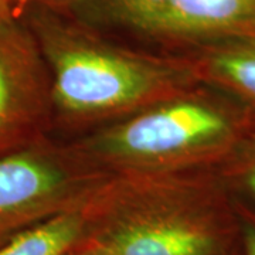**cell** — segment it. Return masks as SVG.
<instances>
[{
	"mask_svg": "<svg viewBox=\"0 0 255 255\" xmlns=\"http://www.w3.org/2000/svg\"><path fill=\"white\" fill-rule=\"evenodd\" d=\"M112 177L87 163L71 145H55L48 137L0 157V247L84 204Z\"/></svg>",
	"mask_w": 255,
	"mask_h": 255,
	"instance_id": "4",
	"label": "cell"
},
{
	"mask_svg": "<svg viewBox=\"0 0 255 255\" xmlns=\"http://www.w3.org/2000/svg\"><path fill=\"white\" fill-rule=\"evenodd\" d=\"M88 201L18 233L0 247V255L70 254L90 228Z\"/></svg>",
	"mask_w": 255,
	"mask_h": 255,
	"instance_id": "8",
	"label": "cell"
},
{
	"mask_svg": "<svg viewBox=\"0 0 255 255\" xmlns=\"http://www.w3.org/2000/svg\"><path fill=\"white\" fill-rule=\"evenodd\" d=\"M182 58L191 64L201 82L255 110V37L219 41Z\"/></svg>",
	"mask_w": 255,
	"mask_h": 255,
	"instance_id": "7",
	"label": "cell"
},
{
	"mask_svg": "<svg viewBox=\"0 0 255 255\" xmlns=\"http://www.w3.org/2000/svg\"><path fill=\"white\" fill-rule=\"evenodd\" d=\"M238 223L240 255H255V211L234 203Z\"/></svg>",
	"mask_w": 255,
	"mask_h": 255,
	"instance_id": "10",
	"label": "cell"
},
{
	"mask_svg": "<svg viewBox=\"0 0 255 255\" xmlns=\"http://www.w3.org/2000/svg\"><path fill=\"white\" fill-rule=\"evenodd\" d=\"M88 206L105 216L88 246L105 255H221L238 244L236 207L214 170L112 177Z\"/></svg>",
	"mask_w": 255,
	"mask_h": 255,
	"instance_id": "3",
	"label": "cell"
},
{
	"mask_svg": "<svg viewBox=\"0 0 255 255\" xmlns=\"http://www.w3.org/2000/svg\"><path fill=\"white\" fill-rule=\"evenodd\" d=\"M78 255H105V254H104V253H101V251H98V250H95L94 247L88 246L87 248H84Z\"/></svg>",
	"mask_w": 255,
	"mask_h": 255,
	"instance_id": "12",
	"label": "cell"
},
{
	"mask_svg": "<svg viewBox=\"0 0 255 255\" xmlns=\"http://www.w3.org/2000/svg\"><path fill=\"white\" fill-rule=\"evenodd\" d=\"M88 21L177 50L255 37V0H81Z\"/></svg>",
	"mask_w": 255,
	"mask_h": 255,
	"instance_id": "5",
	"label": "cell"
},
{
	"mask_svg": "<svg viewBox=\"0 0 255 255\" xmlns=\"http://www.w3.org/2000/svg\"><path fill=\"white\" fill-rule=\"evenodd\" d=\"M237 247H238V244H237ZM237 247H234V248H233V250H230L228 253H224V254H221V255H234V254H233V253H234V250H236Z\"/></svg>",
	"mask_w": 255,
	"mask_h": 255,
	"instance_id": "13",
	"label": "cell"
},
{
	"mask_svg": "<svg viewBox=\"0 0 255 255\" xmlns=\"http://www.w3.org/2000/svg\"><path fill=\"white\" fill-rule=\"evenodd\" d=\"M255 128V110L204 82L70 143L114 177L214 170Z\"/></svg>",
	"mask_w": 255,
	"mask_h": 255,
	"instance_id": "1",
	"label": "cell"
},
{
	"mask_svg": "<svg viewBox=\"0 0 255 255\" xmlns=\"http://www.w3.org/2000/svg\"><path fill=\"white\" fill-rule=\"evenodd\" d=\"M28 0H0V20L10 17H21Z\"/></svg>",
	"mask_w": 255,
	"mask_h": 255,
	"instance_id": "11",
	"label": "cell"
},
{
	"mask_svg": "<svg viewBox=\"0 0 255 255\" xmlns=\"http://www.w3.org/2000/svg\"><path fill=\"white\" fill-rule=\"evenodd\" d=\"M27 24L50 71L54 122L102 127L201 84L182 57L112 46L41 9L28 11Z\"/></svg>",
	"mask_w": 255,
	"mask_h": 255,
	"instance_id": "2",
	"label": "cell"
},
{
	"mask_svg": "<svg viewBox=\"0 0 255 255\" xmlns=\"http://www.w3.org/2000/svg\"><path fill=\"white\" fill-rule=\"evenodd\" d=\"M54 124L51 77L21 17L0 20V157L47 137Z\"/></svg>",
	"mask_w": 255,
	"mask_h": 255,
	"instance_id": "6",
	"label": "cell"
},
{
	"mask_svg": "<svg viewBox=\"0 0 255 255\" xmlns=\"http://www.w3.org/2000/svg\"><path fill=\"white\" fill-rule=\"evenodd\" d=\"M214 170L233 203L255 211V128Z\"/></svg>",
	"mask_w": 255,
	"mask_h": 255,
	"instance_id": "9",
	"label": "cell"
}]
</instances>
